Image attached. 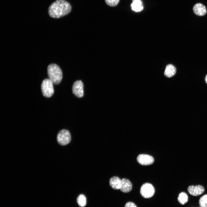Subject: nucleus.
Listing matches in <instances>:
<instances>
[{
    "label": "nucleus",
    "mask_w": 207,
    "mask_h": 207,
    "mask_svg": "<svg viewBox=\"0 0 207 207\" xmlns=\"http://www.w3.org/2000/svg\"><path fill=\"white\" fill-rule=\"evenodd\" d=\"M70 3L66 0H56L48 8V14L51 18H59L67 15L72 10Z\"/></svg>",
    "instance_id": "1"
},
{
    "label": "nucleus",
    "mask_w": 207,
    "mask_h": 207,
    "mask_svg": "<svg viewBox=\"0 0 207 207\" xmlns=\"http://www.w3.org/2000/svg\"><path fill=\"white\" fill-rule=\"evenodd\" d=\"M49 78L55 85L59 84L62 78V73L60 68L57 65L51 64L49 65L47 68Z\"/></svg>",
    "instance_id": "2"
},
{
    "label": "nucleus",
    "mask_w": 207,
    "mask_h": 207,
    "mask_svg": "<svg viewBox=\"0 0 207 207\" xmlns=\"http://www.w3.org/2000/svg\"><path fill=\"white\" fill-rule=\"evenodd\" d=\"M53 83L49 78L44 79L41 84V90L43 95L46 97H50L53 94L54 90Z\"/></svg>",
    "instance_id": "3"
},
{
    "label": "nucleus",
    "mask_w": 207,
    "mask_h": 207,
    "mask_svg": "<svg viewBox=\"0 0 207 207\" xmlns=\"http://www.w3.org/2000/svg\"><path fill=\"white\" fill-rule=\"evenodd\" d=\"M57 139V142L60 145H66L70 142L71 140L70 133L67 130H62L58 133Z\"/></svg>",
    "instance_id": "4"
},
{
    "label": "nucleus",
    "mask_w": 207,
    "mask_h": 207,
    "mask_svg": "<svg viewBox=\"0 0 207 207\" xmlns=\"http://www.w3.org/2000/svg\"><path fill=\"white\" fill-rule=\"evenodd\" d=\"M155 189L151 184L146 183L143 184L140 189L141 195L145 198H147L152 197L155 193Z\"/></svg>",
    "instance_id": "5"
},
{
    "label": "nucleus",
    "mask_w": 207,
    "mask_h": 207,
    "mask_svg": "<svg viewBox=\"0 0 207 207\" xmlns=\"http://www.w3.org/2000/svg\"><path fill=\"white\" fill-rule=\"evenodd\" d=\"M72 90L73 94L78 98L82 97L84 95L83 84L81 80L75 81L72 86Z\"/></svg>",
    "instance_id": "6"
},
{
    "label": "nucleus",
    "mask_w": 207,
    "mask_h": 207,
    "mask_svg": "<svg viewBox=\"0 0 207 207\" xmlns=\"http://www.w3.org/2000/svg\"><path fill=\"white\" fill-rule=\"evenodd\" d=\"M138 163L142 165H148L152 164L154 159L152 156L146 154L139 155L137 158Z\"/></svg>",
    "instance_id": "7"
},
{
    "label": "nucleus",
    "mask_w": 207,
    "mask_h": 207,
    "mask_svg": "<svg viewBox=\"0 0 207 207\" xmlns=\"http://www.w3.org/2000/svg\"><path fill=\"white\" fill-rule=\"evenodd\" d=\"M187 190L190 194L196 196L202 194L204 191V188L201 185H191L189 186Z\"/></svg>",
    "instance_id": "8"
},
{
    "label": "nucleus",
    "mask_w": 207,
    "mask_h": 207,
    "mask_svg": "<svg viewBox=\"0 0 207 207\" xmlns=\"http://www.w3.org/2000/svg\"><path fill=\"white\" fill-rule=\"evenodd\" d=\"M193 10L196 15L199 16L204 15L207 12L206 7L200 3H197L194 5L193 7Z\"/></svg>",
    "instance_id": "9"
},
{
    "label": "nucleus",
    "mask_w": 207,
    "mask_h": 207,
    "mask_svg": "<svg viewBox=\"0 0 207 207\" xmlns=\"http://www.w3.org/2000/svg\"><path fill=\"white\" fill-rule=\"evenodd\" d=\"M132 188V185L131 181L128 179L123 178L122 179L120 189L124 193L130 192Z\"/></svg>",
    "instance_id": "10"
},
{
    "label": "nucleus",
    "mask_w": 207,
    "mask_h": 207,
    "mask_svg": "<svg viewBox=\"0 0 207 207\" xmlns=\"http://www.w3.org/2000/svg\"><path fill=\"white\" fill-rule=\"evenodd\" d=\"M122 182V179L117 177H112L109 181L110 186L114 189H120Z\"/></svg>",
    "instance_id": "11"
},
{
    "label": "nucleus",
    "mask_w": 207,
    "mask_h": 207,
    "mask_svg": "<svg viewBox=\"0 0 207 207\" xmlns=\"http://www.w3.org/2000/svg\"><path fill=\"white\" fill-rule=\"evenodd\" d=\"M176 72V69L173 65H167L165 68L164 74L166 77L170 78L174 76Z\"/></svg>",
    "instance_id": "12"
},
{
    "label": "nucleus",
    "mask_w": 207,
    "mask_h": 207,
    "mask_svg": "<svg viewBox=\"0 0 207 207\" xmlns=\"http://www.w3.org/2000/svg\"><path fill=\"white\" fill-rule=\"evenodd\" d=\"M133 1L131 6L133 10L136 12H139L143 10V6L140 0H133Z\"/></svg>",
    "instance_id": "13"
},
{
    "label": "nucleus",
    "mask_w": 207,
    "mask_h": 207,
    "mask_svg": "<svg viewBox=\"0 0 207 207\" xmlns=\"http://www.w3.org/2000/svg\"><path fill=\"white\" fill-rule=\"evenodd\" d=\"M177 200L181 204H184L186 203L188 201V196L186 193L182 192L179 194Z\"/></svg>",
    "instance_id": "14"
},
{
    "label": "nucleus",
    "mask_w": 207,
    "mask_h": 207,
    "mask_svg": "<svg viewBox=\"0 0 207 207\" xmlns=\"http://www.w3.org/2000/svg\"><path fill=\"white\" fill-rule=\"evenodd\" d=\"M77 202L78 205L80 207L85 206L86 204V199L83 194L80 195L77 197Z\"/></svg>",
    "instance_id": "15"
},
{
    "label": "nucleus",
    "mask_w": 207,
    "mask_h": 207,
    "mask_svg": "<svg viewBox=\"0 0 207 207\" xmlns=\"http://www.w3.org/2000/svg\"><path fill=\"white\" fill-rule=\"evenodd\" d=\"M199 204L201 207H207V194L205 195L200 198Z\"/></svg>",
    "instance_id": "16"
},
{
    "label": "nucleus",
    "mask_w": 207,
    "mask_h": 207,
    "mask_svg": "<svg viewBox=\"0 0 207 207\" xmlns=\"http://www.w3.org/2000/svg\"><path fill=\"white\" fill-rule=\"evenodd\" d=\"M105 1L106 3L108 6L114 7L118 5L120 0H105Z\"/></svg>",
    "instance_id": "17"
},
{
    "label": "nucleus",
    "mask_w": 207,
    "mask_h": 207,
    "mask_svg": "<svg viewBox=\"0 0 207 207\" xmlns=\"http://www.w3.org/2000/svg\"><path fill=\"white\" fill-rule=\"evenodd\" d=\"M124 207H137L136 205L133 202H128L126 203Z\"/></svg>",
    "instance_id": "18"
},
{
    "label": "nucleus",
    "mask_w": 207,
    "mask_h": 207,
    "mask_svg": "<svg viewBox=\"0 0 207 207\" xmlns=\"http://www.w3.org/2000/svg\"><path fill=\"white\" fill-rule=\"evenodd\" d=\"M205 80L206 83L207 84V74L205 76Z\"/></svg>",
    "instance_id": "19"
}]
</instances>
